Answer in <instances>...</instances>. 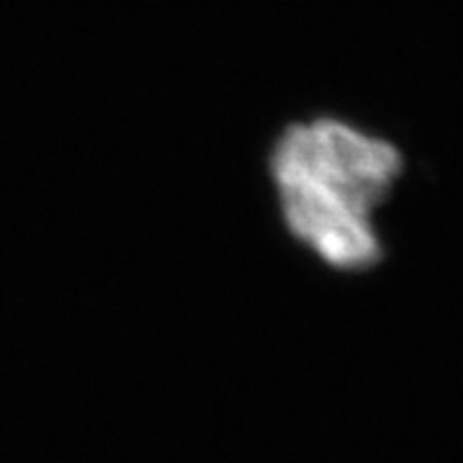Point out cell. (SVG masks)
<instances>
[{
    "label": "cell",
    "instance_id": "cell-1",
    "mask_svg": "<svg viewBox=\"0 0 463 463\" xmlns=\"http://www.w3.org/2000/svg\"><path fill=\"white\" fill-rule=\"evenodd\" d=\"M270 170L283 219L298 242L340 270L379 263L373 212L402 170L394 145L343 121L319 118L286 129Z\"/></svg>",
    "mask_w": 463,
    "mask_h": 463
}]
</instances>
